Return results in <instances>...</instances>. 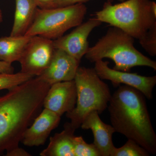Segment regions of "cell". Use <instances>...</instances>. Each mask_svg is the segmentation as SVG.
<instances>
[{
	"label": "cell",
	"mask_w": 156,
	"mask_h": 156,
	"mask_svg": "<svg viewBox=\"0 0 156 156\" xmlns=\"http://www.w3.org/2000/svg\"><path fill=\"white\" fill-rule=\"evenodd\" d=\"M145 97L133 87L122 85L111 95L108 106L112 126L137 143L151 154H156V134Z\"/></svg>",
	"instance_id": "cell-2"
},
{
	"label": "cell",
	"mask_w": 156,
	"mask_h": 156,
	"mask_svg": "<svg viewBox=\"0 0 156 156\" xmlns=\"http://www.w3.org/2000/svg\"><path fill=\"white\" fill-rule=\"evenodd\" d=\"M30 37L10 35L0 38V60L11 64L19 61Z\"/></svg>",
	"instance_id": "cell-16"
},
{
	"label": "cell",
	"mask_w": 156,
	"mask_h": 156,
	"mask_svg": "<svg viewBox=\"0 0 156 156\" xmlns=\"http://www.w3.org/2000/svg\"><path fill=\"white\" fill-rule=\"evenodd\" d=\"M50 85L36 76L0 97V154L19 147L43 106Z\"/></svg>",
	"instance_id": "cell-1"
},
{
	"label": "cell",
	"mask_w": 156,
	"mask_h": 156,
	"mask_svg": "<svg viewBox=\"0 0 156 156\" xmlns=\"http://www.w3.org/2000/svg\"><path fill=\"white\" fill-rule=\"evenodd\" d=\"M76 88L74 80L52 84L45 95L43 107L61 117L75 107Z\"/></svg>",
	"instance_id": "cell-10"
},
{
	"label": "cell",
	"mask_w": 156,
	"mask_h": 156,
	"mask_svg": "<svg viewBox=\"0 0 156 156\" xmlns=\"http://www.w3.org/2000/svg\"><path fill=\"white\" fill-rule=\"evenodd\" d=\"M151 154L145 149L131 139H128L123 146L115 147L110 156H149Z\"/></svg>",
	"instance_id": "cell-17"
},
{
	"label": "cell",
	"mask_w": 156,
	"mask_h": 156,
	"mask_svg": "<svg viewBox=\"0 0 156 156\" xmlns=\"http://www.w3.org/2000/svg\"><path fill=\"white\" fill-rule=\"evenodd\" d=\"M80 62L63 50L55 49L49 66L37 76L50 86L58 82L73 80Z\"/></svg>",
	"instance_id": "cell-11"
},
{
	"label": "cell",
	"mask_w": 156,
	"mask_h": 156,
	"mask_svg": "<svg viewBox=\"0 0 156 156\" xmlns=\"http://www.w3.org/2000/svg\"><path fill=\"white\" fill-rule=\"evenodd\" d=\"M74 80L76 88V103L71 112L66 113V117L76 130L91 112L102 113L107 108L112 95L108 85L99 78L94 68L79 66Z\"/></svg>",
	"instance_id": "cell-5"
},
{
	"label": "cell",
	"mask_w": 156,
	"mask_h": 156,
	"mask_svg": "<svg viewBox=\"0 0 156 156\" xmlns=\"http://www.w3.org/2000/svg\"><path fill=\"white\" fill-rule=\"evenodd\" d=\"M94 69L101 80L111 81L115 87L121 84L135 88L149 100L152 99L153 90L156 84V76H145L136 73L121 71L111 69L109 62L103 60L95 62Z\"/></svg>",
	"instance_id": "cell-8"
},
{
	"label": "cell",
	"mask_w": 156,
	"mask_h": 156,
	"mask_svg": "<svg viewBox=\"0 0 156 156\" xmlns=\"http://www.w3.org/2000/svg\"><path fill=\"white\" fill-rule=\"evenodd\" d=\"M14 73V68L11 63L0 60V74H12Z\"/></svg>",
	"instance_id": "cell-22"
},
{
	"label": "cell",
	"mask_w": 156,
	"mask_h": 156,
	"mask_svg": "<svg viewBox=\"0 0 156 156\" xmlns=\"http://www.w3.org/2000/svg\"><path fill=\"white\" fill-rule=\"evenodd\" d=\"M101 23L95 17L90 18L86 22L76 27L70 33L53 40L54 48L63 50L81 61L90 48L88 41L89 35L94 29Z\"/></svg>",
	"instance_id": "cell-9"
},
{
	"label": "cell",
	"mask_w": 156,
	"mask_h": 156,
	"mask_svg": "<svg viewBox=\"0 0 156 156\" xmlns=\"http://www.w3.org/2000/svg\"><path fill=\"white\" fill-rule=\"evenodd\" d=\"M14 23L10 35L23 36L33 22L37 6L34 0H15Z\"/></svg>",
	"instance_id": "cell-15"
},
{
	"label": "cell",
	"mask_w": 156,
	"mask_h": 156,
	"mask_svg": "<svg viewBox=\"0 0 156 156\" xmlns=\"http://www.w3.org/2000/svg\"><path fill=\"white\" fill-rule=\"evenodd\" d=\"M135 39L118 27L111 26L104 35L89 48L85 55L91 62L104 58L115 63L113 69L130 72L132 68L147 66L156 70V62L143 54L134 47Z\"/></svg>",
	"instance_id": "cell-3"
},
{
	"label": "cell",
	"mask_w": 156,
	"mask_h": 156,
	"mask_svg": "<svg viewBox=\"0 0 156 156\" xmlns=\"http://www.w3.org/2000/svg\"><path fill=\"white\" fill-rule=\"evenodd\" d=\"M91 0H54L55 8L73 5L77 4H84ZM114 0H107L108 2L112 3Z\"/></svg>",
	"instance_id": "cell-21"
},
{
	"label": "cell",
	"mask_w": 156,
	"mask_h": 156,
	"mask_svg": "<svg viewBox=\"0 0 156 156\" xmlns=\"http://www.w3.org/2000/svg\"><path fill=\"white\" fill-rule=\"evenodd\" d=\"M142 48L151 56L156 55V25L150 29L138 40Z\"/></svg>",
	"instance_id": "cell-20"
},
{
	"label": "cell",
	"mask_w": 156,
	"mask_h": 156,
	"mask_svg": "<svg viewBox=\"0 0 156 156\" xmlns=\"http://www.w3.org/2000/svg\"><path fill=\"white\" fill-rule=\"evenodd\" d=\"M54 50L53 40L40 36L31 37L19 61L20 72L34 76L41 75L49 66Z\"/></svg>",
	"instance_id": "cell-7"
},
{
	"label": "cell",
	"mask_w": 156,
	"mask_h": 156,
	"mask_svg": "<svg viewBox=\"0 0 156 156\" xmlns=\"http://www.w3.org/2000/svg\"><path fill=\"white\" fill-rule=\"evenodd\" d=\"M34 77L21 72L15 74H0V91L10 90Z\"/></svg>",
	"instance_id": "cell-18"
},
{
	"label": "cell",
	"mask_w": 156,
	"mask_h": 156,
	"mask_svg": "<svg viewBox=\"0 0 156 156\" xmlns=\"http://www.w3.org/2000/svg\"><path fill=\"white\" fill-rule=\"evenodd\" d=\"M73 142L74 156H101L96 146L87 143L82 136L75 135Z\"/></svg>",
	"instance_id": "cell-19"
},
{
	"label": "cell",
	"mask_w": 156,
	"mask_h": 156,
	"mask_svg": "<svg viewBox=\"0 0 156 156\" xmlns=\"http://www.w3.org/2000/svg\"><path fill=\"white\" fill-rule=\"evenodd\" d=\"M61 117L44 108L34 120L32 126L26 130L21 142L28 147L43 145L53 129L57 128Z\"/></svg>",
	"instance_id": "cell-12"
},
{
	"label": "cell",
	"mask_w": 156,
	"mask_h": 156,
	"mask_svg": "<svg viewBox=\"0 0 156 156\" xmlns=\"http://www.w3.org/2000/svg\"><path fill=\"white\" fill-rule=\"evenodd\" d=\"M118 1H119L121 2H124V1H126V0H118Z\"/></svg>",
	"instance_id": "cell-26"
},
{
	"label": "cell",
	"mask_w": 156,
	"mask_h": 156,
	"mask_svg": "<svg viewBox=\"0 0 156 156\" xmlns=\"http://www.w3.org/2000/svg\"><path fill=\"white\" fill-rule=\"evenodd\" d=\"M3 21V15L2 13V10L0 9V24Z\"/></svg>",
	"instance_id": "cell-25"
},
{
	"label": "cell",
	"mask_w": 156,
	"mask_h": 156,
	"mask_svg": "<svg viewBox=\"0 0 156 156\" xmlns=\"http://www.w3.org/2000/svg\"><path fill=\"white\" fill-rule=\"evenodd\" d=\"M6 156H31L30 154L24 150L22 148L19 147L14 148L11 151L7 152Z\"/></svg>",
	"instance_id": "cell-23"
},
{
	"label": "cell",
	"mask_w": 156,
	"mask_h": 156,
	"mask_svg": "<svg viewBox=\"0 0 156 156\" xmlns=\"http://www.w3.org/2000/svg\"><path fill=\"white\" fill-rule=\"evenodd\" d=\"M76 130L70 122L66 123L63 131L50 137L49 145L40 155L74 156L73 138Z\"/></svg>",
	"instance_id": "cell-14"
},
{
	"label": "cell",
	"mask_w": 156,
	"mask_h": 156,
	"mask_svg": "<svg viewBox=\"0 0 156 156\" xmlns=\"http://www.w3.org/2000/svg\"><path fill=\"white\" fill-rule=\"evenodd\" d=\"M97 111H93L87 115L81 124L83 130L90 129L94 136V144L100 151L101 156H110L115 147L112 135L115 132L112 125L101 121Z\"/></svg>",
	"instance_id": "cell-13"
},
{
	"label": "cell",
	"mask_w": 156,
	"mask_h": 156,
	"mask_svg": "<svg viewBox=\"0 0 156 156\" xmlns=\"http://www.w3.org/2000/svg\"><path fill=\"white\" fill-rule=\"evenodd\" d=\"M92 16L139 40L156 25V3L151 0H126L115 5L106 2Z\"/></svg>",
	"instance_id": "cell-4"
},
{
	"label": "cell",
	"mask_w": 156,
	"mask_h": 156,
	"mask_svg": "<svg viewBox=\"0 0 156 156\" xmlns=\"http://www.w3.org/2000/svg\"><path fill=\"white\" fill-rule=\"evenodd\" d=\"M38 8L41 9H49L55 8L54 0H34Z\"/></svg>",
	"instance_id": "cell-24"
},
{
	"label": "cell",
	"mask_w": 156,
	"mask_h": 156,
	"mask_svg": "<svg viewBox=\"0 0 156 156\" xmlns=\"http://www.w3.org/2000/svg\"><path fill=\"white\" fill-rule=\"evenodd\" d=\"M87 12L84 4L49 9L38 8L33 22L24 35L56 40L82 23Z\"/></svg>",
	"instance_id": "cell-6"
}]
</instances>
